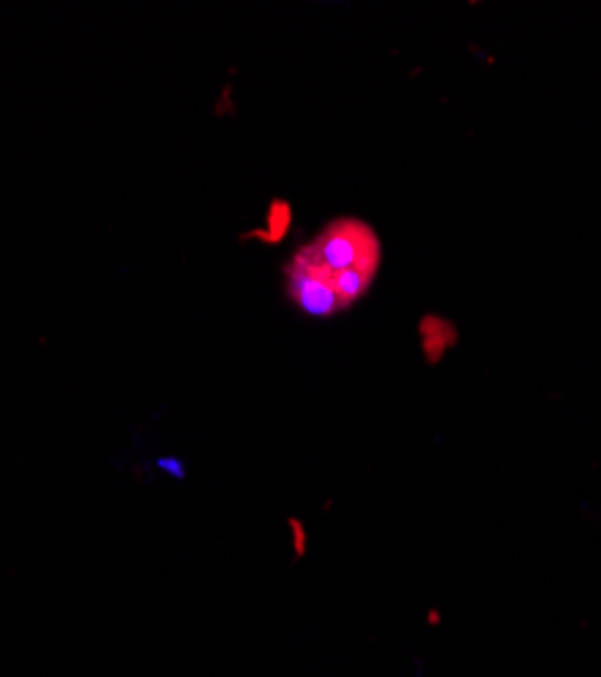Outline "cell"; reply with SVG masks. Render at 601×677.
<instances>
[{
	"label": "cell",
	"instance_id": "obj_1",
	"mask_svg": "<svg viewBox=\"0 0 601 677\" xmlns=\"http://www.w3.org/2000/svg\"><path fill=\"white\" fill-rule=\"evenodd\" d=\"M300 252L330 274L358 269V266L379 269V257H382L376 233L366 223L352 220V217L330 223L326 230L317 233V239L303 244Z\"/></svg>",
	"mask_w": 601,
	"mask_h": 677
},
{
	"label": "cell",
	"instance_id": "obj_2",
	"mask_svg": "<svg viewBox=\"0 0 601 677\" xmlns=\"http://www.w3.org/2000/svg\"><path fill=\"white\" fill-rule=\"evenodd\" d=\"M285 282H287V296L300 312L312 317H330L342 312V301L333 290V274L309 260L303 252H296L287 266H285Z\"/></svg>",
	"mask_w": 601,
	"mask_h": 677
},
{
	"label": "cell",
	"instance_id": "obj_3",
	"mask_svg": "<svg viewBox=\"0 0 601 677\" xmlns=\"http://www.w3.org/2000/svg\"><path fill=\"white\" fill-rule=\"evenodd\" d=\"M376 276V266H358V269H347L333 274V290L342 301V309L352 306L355 301H360L366 296V290L371 287Z\"/></svg>",
	"mask_w": 601,
	"mask_h": 677
}]
</instances>
